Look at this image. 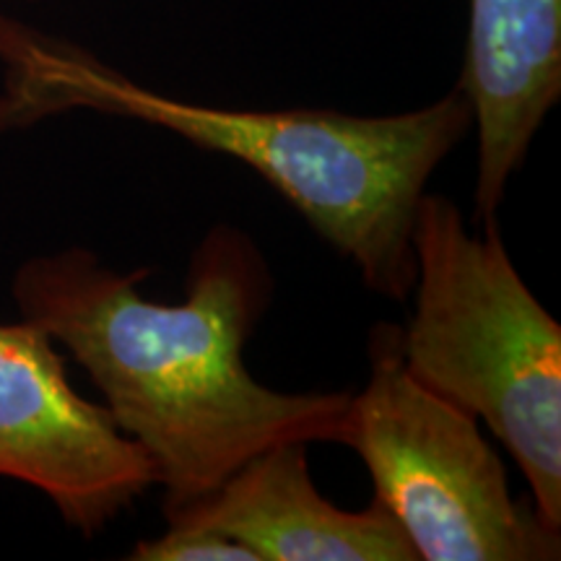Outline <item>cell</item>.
Here are the masks:
<instances>
[{"label": "cell", "instance_id": "cell-7", "mask_svg": "<svg viewBox=\"0 0 561 561\" xmlns=\"http://www.w3.org/2000/svg\"><path fill=\"white\" fill-rule=\"evenodd\" d=\"M458 87L479 128L476 219H494L561 96V0H471Z\"/></svg>", "mask_w": 561, "mask_h": 561}, {"label": "cell", "instance_id": "cell-3", "mask_svg": "<svg viewBox=\"0 0 561 561\" xmlns=\"http://www.w3.org/2000/svg\"><path fill=\"white\" fill-rule=\"evenodd\" d=\"M411 242L405 367L494 432L541 520L561 530V325L515 268L494 219L476 234L450 198L424 193Z\"/></svg>", "mask_w": 561, "mask_h": 561}, {"label": "cell", "instance_id": "cell-1", "mask_svg": "<svg viewBox=\"0 0 561 561\" xmlns=\"http://www.w3.org/2000/svg\"><path fill=\"white\" fill-rule=\"evenodd\" d=\"M151 268L117 273L68 248L19 265L21 320L62 343L102 392L164 489V515L203 500L280 442H341L351 392H280L257 382L244 343L268 310L263 252L219 224L193 252L185 299H146Z\"/></svg>", "mask_w": 561, "mask_h": 561}, {"label": "cell", "instance_id": "cell-4", "mask_svg": "<svg viewBox=\"0 0 561 561\" xmlns=\"http://www.w3.org/2000/svg\"><path fill=\"white\" fill-rule=\"evenodd\" d=\"M369 382L351 396L343 439L367 466L375 500L426 561H549L561 530L515 500L479 419L405 367L401 328L369 333Z\"/></svg>", "mask_w": 561, "mask_h": 561}, {"label": "cell", "instance_id": "cell-6", "mask_svg": "<svg viewBox=\"0 0 561 561\" xmlns=\"http://www.w3.org/2000/svg\"><path fill=\"white\" fill-rule=\"evenodd\" d=\"M307 442H280L250 458L219 489L170 512L240 541L257 561H416L396 517L371 500L341 510L314 486Z\"/></svg>", "mask_w": 561, "mask_h": 561}, {"label": "cell", "instance_id": "cell-8", "mask_svg": "<svg viewBox=\"0 0 561 561\" xmlns=\"http://www.w3.org/2000/svg\"><path fill=\"white\" fill-rule=\"evenodd\" d=\"M136 561H257L240 541L193 523H170L164 536L133 546Z\"/></svg>", "mask_w": 561, "mask_h": 561}, {"label": "cell", "instance_id": "cell-2", "mask_svg": "<svg viewBox=\"0 0 561 561\" xmlns=\"http://www.w3.org/2000/svg\"><path fill=\"white\" fill-rule=\"evenodd\" d=\"M0 62V133L70 110L178 133L255 170L359 271L364 286L392 301L409 299L416 278L411 234L426 182L473 125L460 87L421 110L380 117L224 110L174 100L5 13Z\"/></svg>", "mask_w": 561, "mask_h": 561}, {"label": "cell", "instance_id": "cell-5", "mask_svg": "<svg viewBox=\"0 0 561 561\" xmlns=\"http://www.w3.org/2000/svg\"><path fill=\"white\" fill-rule=\"evenodd\" d=\"M0 479L42 491L87 538L157 486L146 453L70 385L55 341L30 320L0 322Z\"/></svg>", "mask_w": 561, "mask_h": 561}]
</instances>
